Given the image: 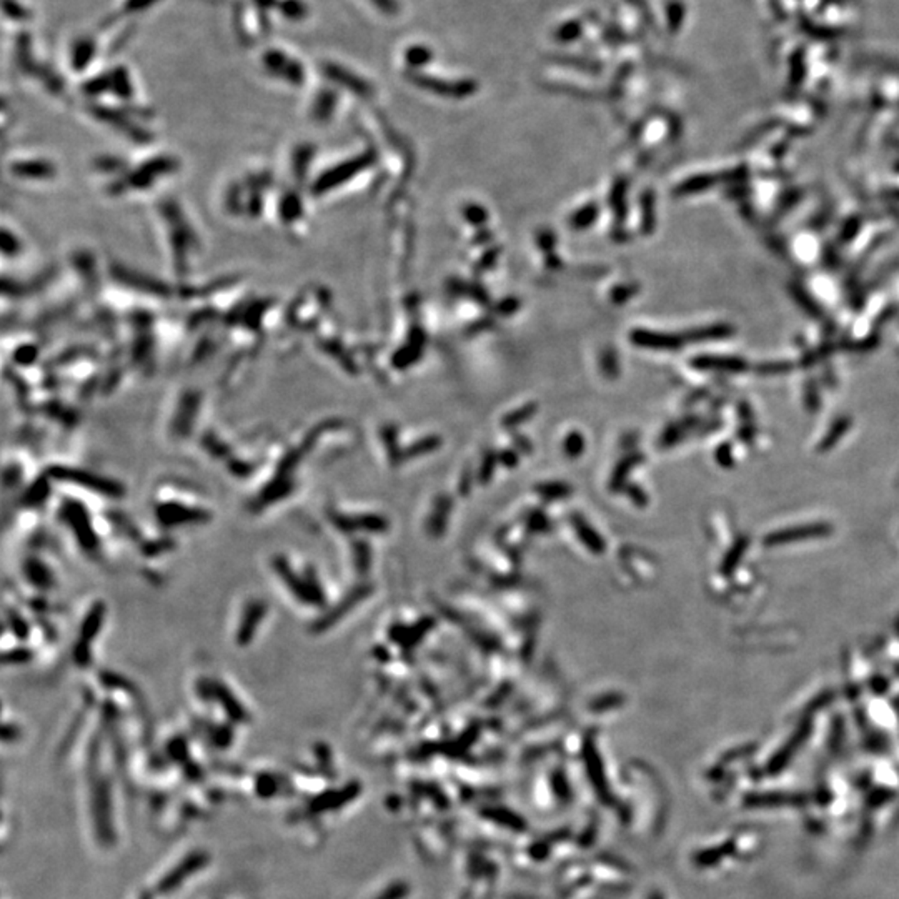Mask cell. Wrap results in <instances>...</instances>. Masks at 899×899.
Listing matches in <instances>:
<instances>
[{
  "mask_svg": "<svg viewBox=\"0 0 899 899\" xmlns=\"http://www.w3.org/2000/svg\"><path fill=\"white\" fill-rule=\"evenodd\" d=\"M47 476L57 481H67V483L79 485V487L88 490V492L99 493V495L112 497V498H118L123 495L122 483H118V481H115L112 478H105V476L95 475V473H91L87 470H80V468L55 465V467L47 468Z\"/></svg>",
  "mask_w": 899,
  "mask_h": 899,
  "instance_id": "1",
  "label": "cell"
},
{
  "mask_svg": "<svg viewBox=\"0 0 899 899\" xmlns=\"http://www.w3.org/2000/svg\"><path fill=\"white\" fill-rule=\"evenodd\" d=\"M61 515L63 522L69 525L70 531L74 533L79 547L82 548L85 553H88V555L97 553V549L100 547L99 535H97V531L93 530L91 513H88V510L85 508V505L79 503V501L75 500H67L63 501Z\"/></svg>",
  "mask_w": 899,
  "mask_h": 899,
  "instance_id": "2",
  "label": "cell"
},
{
  "mask_svg": "<svg viewBox=\"0 0 899 899\" xmlns=\"http://www.w3.org/2000/svg\"><path fill=\"white\" fill-rule=\"evenodd\" d=\"M262 63L267 72H270L272 75L282 77V79L287 80L288 84L302 85L305 82L304 65H302L297 58H292L290 55L285 54L283 50H279V49L267 50V52L262 55Z\"/></svg>",
  "mask_w": 899,
  "mask_h": 899,
  "instance_id": "3",
  "label": "cell"
},
{
  "mask_svg": "<svg viewBox=\"0 0 899 899\" xmlns=\"http://www.w3.org/2000/svg\"><path fill=\"white\" fill-rule=\"evenodd\" d=\"M157 519L160 525L167 528H175L180 525H190V523H202L210 519V513L207 510L194 508L177 501H167L155 508Z\"/></svg>",
  "mask_w": 899,
  "mask_h": 899,
  "instance_id": "4",
  "label": "cell"
},
{
  "mask_svg": "<svg viewBox=\"0 0 899 899\" xmlns=\"http://www.w3.org/2000/svg\"><path fill=\"white\" fill-rule=\"evenodd\" d=\"M413 84H416L421 88H427L430 92L440 93L445 97H467L476 91L475 82L470 80H458V82H450V80H440L435 77L412 74L408 75Z\"/></svg>",
  "mask_w": 899,
  "mask_h": 899,
  "instance_id": "5",
  "label": "cell"
},
{
  "mask_svg": "<svg viewBox=\"0 0 899 899\" xmlns=\"http://www.w3.org/2000/svg\"><path fill=\"white\" fill-rule=\"evenodd\" d=\"M267 611H268V604L265 602H262V600H252V602L247 603L235 633V640L238 646H247L253 640L255 633H257L258 626L262 623L263 618H265Z\"/></svg>",
  "mask_w": 899,
  "mask_h": 899,
  "instance_id": "6",
  "label": "cell"
},
{
  "mask_svg": "<svg viewBox=\"0 0 899 899\" xmlns=\"http://www.w3.org/2000/svg\"><path fill=\"white\" fill-rule=\"evenodd\" d=\"M274 570H275V573L283 579V583L287 585V588L290 591H292V595L295 596L298 602L305 603V604L306 603L313 604L312 603V596H310V591H308V586H306L305 578L293 572L287 558H285V556H276L274 560Z\"/></svg>",
  "mask_w": 899,
  "mask_h": 899,
  "instance_id": "7",
  "label": "cell"
},
{
  "mask_svg": "<svg viewBox=\"0 0 899 899\" xmlns=\"http://www.w3.org/2000/svg\"><path fill=\"white\" fill-rule=\"evenodd\" d=\"M322 69H323V74H325L328 79L334 80L335 84L343 85L345 88H348V91L359 93V95H363V97L372 93V85L361 79V77L353 74V72L345 69L342 65H338V63L325 62L322 65Z\"/></svg>",
  "mask_w": 899,
  "mask_h": 899,
  "instance_id": "8",
  "label": "cell"
},
{
  "mask_svg": "<svg viewBox=\"0 0 899 899\" xmlns=\"http://www.w3.org/2000/svg\"><path fill=\"white\" fill-rule=\"evenodd\" d=\"M214 693H215V701L220 703L221 708L225 710V714H227L232 721L242 723L249 718V713H247L244 705L237 700L235 694L232 693V689H230L224 681L214 680Z\"/></svg>",
  "mask_w": 899,
  "mask_h": 899,
  "instance_id": "9",
  "label": "cell"
},
{
  "mask_svg": "<svg viewBox=\"0 0 899 899\" xmlns=\"http://www.w3.org/2000/svg\"><path fill=\"white\" fill-rule=\"evenodd\" d=\"M104 618H105V604L102 602H95L91 607V610L87 611V615L84 616L82 625H80V630H79V641L91 645V641H93L97 636H99L102 625H104Z\"/></svg>",
  "mask_w": 899,
  "mask_h": 899,
  "instance_id": "10",
  "label": "cell"
},
{
  "mask_svg": "<svg viewBox=\"0 0 899 899\" xmlns=\"http://www.w3.org/2000/svg\"><path fill=\"white\" fill-rule=\"evenodd\" d=\"M24 577L37 590H50L54 586V574L44 561L38 558H27L24 561Z\"/></svg>",
  "mask_w": 899,
  "mask_h": 899,
  "instance_id": "11",
  "label": "cell"
},
{
  "mask_svg": "<svg viewBox=\"0 0 899 899\" xmlns=\"http://www.w3.org/2000/svg\"><path fill=\"white\" fill-rule=\"evenodd\" d=\"M197 407H198V396L189 391V395H185L182 398L180 408H178V413H177V420H175L177 435H180V437L189 435L191 425H194V416H195V412H197Z\"/></svg>",
  "mask_w": 899,
  "mask_h": 899,
  "instance_id": "12",
  "label": "cell"
},
{
  "mask_svg": "<svg viewBox=\"0 0 899 899\" xmlns=\"http://www.w3.org/2000/svg\"><path fill=\"white\" fill-rule=\"evenodd\" d=\"M292 490H293L292 481H290L285 475H279L275 480H272L270 483L262 490L258 501L262 503V506L270 505L274 503V501H279L287 495H290Z\"/></svg>",
  "mask_w": 899,
  "mask_h": 899,
  "instance_id": "13",
  "label": "cell"
},
{
  "mask_svg": "<svg viewBox=\"0 0 899 899\" xmlns=\"http://www.w3.org/2000/svg\"><path fill=\"white\" fill-rule=\"evenodd\" d=\"M93 55H95V42L91 37L79 38L72 49V67L75 70H84L92 62Z\"/></svg>",
  "mask_w": 899,
  "mask_h": 899,
  "instance_id": "14",
  "label": "cell"
},
{
  "mask_svg": "<svg viewBox=\"0 0 899 899\" xmlns=\"http://www.w3.org/2000/svg\"><path fill=\"white\" fill-rule=\"evenodd\" d=\"M109 80H110V91H112L115 95H118L123 100L132 99V95H134V87H132L129 70H127L125 67H115V69L110 70Z\"/></svg>",
  "mask_w": 899,
  "mask_h": 899,
  "instance_id": "15",
  "label": "cell"
},
{
  "mask_svg": "<svg viewBox=\"0 0 899 899\" xmlns=\"http://www.w3.org/2000/svg\"><path fill=\"white\" fill-rule=\"evenodd\" d=\"M50 495V483L47 478H38L29 487L24 495V503L27 506H40L45 503V500Z\"/></svg>",
  "mask_w": 899,
  "mask_h": 899,
  "instance_id": "16",
  "label": "cell"
},
{
  "mask_svg": "<svg viewBox=\"0 0 899 899\" xmlns=\"http://www.w3.org/2000/svg\"><path fill=\"white\" fill-rule=\"evenodd\" d=\"M6 621L10 626L12 633L15 634L17 640H29V636H31V626H29L22 613L17 611L15 608H6Z\"/></svg>",
  "mask_w": 899,
  "mask_h": 899,
  "instance_id": "17",
  "label": "cell"
},
{
  "mask_svg": "<svg viewBox=\"0 0 899 899\" xmlns=\"http://www.w3.org/2000/svg\"><path fill=\"white\" fill-rule=\"evenodd\" d=\"M335 99H336L335 93L330 91H323L318 93L317 100H315L313 109H312L313 117L317 118V120H325V118L330 117L335 109Z\"/></svg>",
  "mask_w": 899,
  "mask_h": 899,
  "instance_id": "18",
  "label": "cell"
},
{
  "mask_svg": "<svg viewBox=\"0 0 899 899\" xmlns=\"http://www.w3.org/2000/svg\"><path fill=\"white\" fill-rule=\"evenodd\" d=\"M279 10L290 20H302L306 15V6L302 0H279Z\"/></svg>",
  "mask_w": 899,
  "mask_h": 899,
  "instance_id": "19",
  "label": "cell"
},
{
  "mask_svg": "<svg viewBox=\"0 0 899 899\" xmlns=\"http://www.w3.org/2000/svg\"><path fill=\"white\" fill-rule=\"evenodd\" d=\"M33 659V651L25 646L12 648L3 653V663L6 664H25Z\"/></svg>",
  "mask_w": 899,
  "mask_h": 899,
  "instance_id": "20",
  "label": "cell"
},
{
  "mask_svg": "<svg viewBox=\"0 0 899 899\" xmlns=\"http://www.w3.org/2000/svg\"><path fill=\"white\" fill-rule=\"evenodd\" d=\"M3 14L12 20H27L31 17L29 8L17 0H3Z\"/></svg>",
  "mask_w": 899,
  "mask_h": 899,
  "instance_id": "21",
  "label": "cell"
},
{
  "mask_svg": "<svg viewBox=\"0 0 899 899\" xmlns=\"http://www.w3.org/2000/svg\"><path fill=\"white\" fill-rule=\"evenodd\" d=\"M304 578L306 581V586H308L310 596H312V603L313 604H322L323 602H325V596H323V590H322V586L318 585L317 577H315L313 570L312 568L305 570Z\"/></svg>",
  "mask_w": 899,
  "mask_h": 899,
  "instance_id": "22",
  "label": "cell"
},
{
  "mask_svg": "<svg viewBox=\"0 0 899 899\" xmlns=\"http://www.w3.org/2000/svg\"><path fill=\"white\" fill-rule=\"evenodd\" d=\"M72 655H74V662H75L77 666L85 668V666H88V664H91V662H92V651H91V646H88L87 643H82V641L77 640L75 646H74V651H72Z\"/></svg>",
  "mask_w": 899,
  "mask_h": 899,
  "instance_id": "23",
  "label": "cell"
},
{
  "mask_svg": "<svg viewBox=\"0 0 899 899\" xmlns=\"http://www.w3.org/2000/svg\"><path fill=\"white\" fill-rule=\"evenodd\" d=\"M430 58H432V54L425 47H412L407 52V61L412 65H423V63L430 62Z\"/></svg>",
  "mask_w": 899,
  "mask_h": 899,
  "instance_id": "24",
  "label": "cell"
},
{
  "mask_svg": "<svg viewBox=\"0 0 899 899\" xmlns=\"http://www.w3.org/2000/svg\"><path fill=\"white\" fill-rule=\"evenodd\" d=\"M197 689L198 698H202V701H215V693H214V680H207V678H200L197 680Z\"/></svg>",
  "mask_w": 899,
  "mask_h": 899,
  "instance_id": "25",
  "label": "cell"
},
{
  "mask_svg": "<svg viewBox=\"0 0 899 899\" xmlns=\"http://www.w3.org/2000/svg\"><path fill=\"white\" fill-rule=\"evenodd\" d=\"M595 217H596V208L593 205H590V207L583 208V210H579L578 214L573 217L572 224L577 228H583V227H586V225H590L591 221L595 220Z\"/></svg>",
  "mask_w": 899,
  "mask_h": 899,
  "instance_id": "26",
  "label": "cell"
},
{
  "mask_svg": "<svg viewBox=\"0 0 899 899\" xmlns=\"http://www.w3.org/2000/svg\"><path fill=\"white\" fill-rule=\"evenodd\" d=\"M579 32H581V27H579V24L570 22V24L563 25V27H561L560 31H558L556 38H558V40H561V42H568V40H573V38H577L579 36Z\"/></svg>",
  "mask_w": 899,
  "mask_h": 899,
  "instance_id": "27",
  "label": "cell"
},
{
  "mask_svg": "<svg viewBox=\"0 0 899 899\" xmlns=\"http://www.w3.org/2000/svg\"><path fill=\"white\" fill-rule=\"evenodd\" d=\"M157 2H159V0H125V2H123V12L135 14V12H142L145 8H148Z\"/></svg>",
  "mask_w": 899,
  "mask_h": 899,
  "instance_id": "28",
  "label": "cell"
},
{
  "mask_svg": "<svg viewBox=\"0 0 899 899\" xmlns=\"http://www.w3.org/2000/svg\"><path fill=\"white\" fill-rule=\"evenodd\" d=\"M370 2H372L378 10L383 12V14L391 15L398 12V3H396L395 0H370Z\"/></svg>",
  "mask_w": 899,
  "mask_h": 899,
  "instance_id": "29",
  "label": "cell"
},
{
  "mask_svg": "<svg viewBox=\"0 0 899 899\" xmlns=\"http://www.w3.org/2000/svg\"><path fill=\"white\" fill-rule=\"evenodd\" d=\"M20 478H22V470H20V468L17 465L8 467L6 470V473H3V483H6L7 487H12V485H15Z\"/></svg>",
  "mask_w": 899,
  "mask_h": 899,
  "instance_id": "30",
  "label": "cell"
},
{
  "mask_svg": "<svg viewBox=\"0 0 899 899\" xmlns=\"http://www.w3.org/2000/svg\"><path fill=\"white\" fill-rule=\"evenodd\" d=\"M467 215L470 217V220L475 221V224H478V221L481 224V221L485 220V212L481 210L480 207H470L467 210Z\"/></svg>",
  "mask_w": 899,
  "mask_h": 899,
  "instance_id": "31",
  "label": "cell"
},
{
  "mask_svg": "<svg viewBox=\"0 0 899 899\" xmlns=\"http://www.w3.org/2000/svg\"><path fill=\"white\" fill-rule=\"evenodd\" d=\"M255 3H257V7L262 8V10H268V8H272L274 6H279L276 0H255Z\"/></svg>",
  "mask_w": 899,
  "mask_h": 899,
  "instance_id": "32",
  "label": "cell"
}]
</instances>
